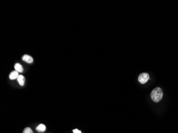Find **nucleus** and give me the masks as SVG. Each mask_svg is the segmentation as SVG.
I'll return each mask as SVG.
<instances>
[{
    "label": "nucleus",
    "instance_id": "nucleus-6",
    "mask_svg": "<svg viewBox=\"0 0 178 133\" xmlns=\"http://www.w3.org/2000/svg\"><path fill=\"white\" fill-rule=\"evenodd\" d=\"M36 129L37 131H39V133H43L45 131L46 127L43 124H40L36 127Z\"/></svg>",
    "mask_w": 178,
    "mask_h": 133
},
{
    "label": "nucleus",
    "instance_id": "nucleus-8",
    "mask_svg": "<svg viewBox=\"0 0 178 133\" xmlns=\"http://www.w3.org/2000/svg\"><path fill=\"white\" fill-rule=\"evenodd\" d=\"M23 133H33L32 129L30 128V127H27L26 128L24 129L23 131Z\"/></svg>",
    "mask_w": 178,
    "mask_h": 133
},
{
    "label": "nucleus",
    "instance_id": "nucleus-3",
    "mask_svg": "<svg viewBox=\"0 0 178 133\" xmlns=\"http://www.w3.org/2000/svg\"><path fill=\"white\" fill-rule=\"evenodd\" d=\"M22 59L24 61L27 62L28 63H31L33 62V57L30 55H27V54H25L23 56Z\"/></svg>",
    "mask_w": 178,
    "mask_h": 133
},
{
    "label": "nucleus",
    "instance_id": "nucleus-4",
    "mask_svg": "<svg viewBox=\"0 0 178 133\" xmlns=\"http://www.w3.org/2000/svg\"><path fill=\"white\" fill-rule=\"evenodd\" d=\"M19 76V75L18 72L15 70V71H12L11 73H10L9 75V78L11 80H14V79H17Z\"/></svg>",
    "mask_w": 178,
    "mask_h": 133
},
{
    "label": "nucleus",
    "instance_id": "nucleus-5",
    "mask_svg": "<svg viewBox=\"0 0 178 133\" xmlns=\"http://www.w3.org/2000/svg\"><path fill=\"white\" fill-rule=\"evenodd\" d=\"M17 80L18 82L19 85H20V86H23L25 84V77L23 75H19V76H18V77L17 78Z\"/></svg>",
    "mask_w": 178,
    "mask_h": 133
},
{
    "label": "nucleus",
    "instance_id": "nucleus-7",
    "mask_svg": "<svg viewBox=\"0 0 178 133\" xmlns=\"http://www.w3.org/2000/svg\"><path fill=\"white\" fill-rule=\"evenodd\" d=\"M14 69L15 70L18 72V73H23V68L21 66V64H19L18 63H17L16 64L14 65Z\"/></svg>",
    "mask_w": 178,
    "mask_h": 133
},
{
    "label": "nucleus",
    "instance_id": "nucleus-9",
    "mask_svg": "<svg viewBox=\"0 0 178 133\" xmlns=\"http://www.w3.org/2000/svg\"><path fill=\"white\" fill-rule=\"evenodd\" d=\"M73 131V133H82L81 131H79V130H78L77 129H74V130Z\"/></svg>",
    "mask_w": 178,
    "mask_h": 133
},
{
    "label": "nucleus",
    "instance_id": "nucleus-2",
    "mask_svg": "<svg viewBox=\"0 0 178 133\" xmlns=\"http://www.w3.org/2000/svg\"><path fill=\"white\" fill-rule=\"evenodd\" d=\"M149 79V75L148 73H141V74H140L139 77H138V80H139V82L142 84H144L147 83Z\"/></svg>",
    "mask_w": 178,
    "mask_h": 133
},
{
    "label": "nucleus",
    "instance_id": "nucleus-1",
    "mask_svg": "<svg viewBox=\"0 0 178 133\" xmlns=\"http://www.w3.org/2000/svg\"><path fill=\"white\" fill-rule=\"evenodd\" d=\"M163 96V92L160 87H156L152 91L150 97L154 102H158L161 101Z\"/></svg>",
    "mask_w": 178,
    "mask_h": 133
}]
</instances>
